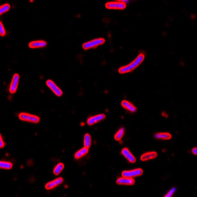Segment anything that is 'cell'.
Wrapping results in <instances>:
<instances>
[{
	"instance_id": "obj_1",
	"label": "cell",
	"mask_w": 197,
	"mask_h": 197,
	"mask_svg": "<svg viewBox=\"0 0 197 197\" xmlns=\"http://www.w3.org/2000/svg\"><path fill=\"white\" fill-rule=\"evenodd\" d=\"M144 59V54L143 53L139 54V55L136 57V58L130 64L120 68L118 69V72L121 74H126L127 72H130L136 68L137 67H138L143 62Z\"/></svg>"
},
{
	"instance_id": "obj_2",
	"label": "cell",
	"mask_w": 197,
	"mask_h": 197,
	"mask_svg": "<svg viewBox=\"0 0 197 197\" xmlns=\"http://www.w3.org/2000/svg\"><path fill=\"white\" fill-rule=\"evenodd\" d=\"M104 42H105V40L103 38L95 39V40L84 43V45H82V47L84 50H88L89 49L97 47L98 46L103 45Z\"/></svg>"
},
{
	"instance_id": "obj_3",
	"label": "cell",
	"mask_w": 197,
	"mask_h": 197,
	"mask_svg": "<svg viewBox=\"0 0 197 197\" xmlns=\"http://www.w3.org/2000/svg\"><path fill=\"white\" fill-rule=\"evenodd\" d=\"M20 120L24 121L31 122L33 123H38L40 121V118L36 115H32L27 113H21L19 114Z\"/></svg>"
},
{
	"instance_id": "obj_4",
	"label": "cell",
	"mask_w": 197,
	"mask_h": 197,
	"mask_svg": "<svg viewBox=\"0 0 197 197\" xmlns=\"http://www.w3.org/2000/svg\"><path fill=\"white\" fill-rule=\"evenodd\" d=\"M126 4L124 3L122 1H111L106 3V7L107 9L113 10H123L126 7Z\"/></svg>"
},
{
	"instance_id": "obj_5",
	"label": "cell",
	"mask_w": 197,
	"mask_h": 197,
	"mask_svg": "<svg viewBox=\"0 0 197 197\" xmlns=\"http://www.w3.org/2000/svg\"><path fill=\"white\" fill-rule=\"evenodd\" d=\"M143 171L141 169H137L132 171H123L122 173V176L126 178H133L142 175Z\"/></svg>"
},
{
	"instance_id": "obj_6",
	"label": "cell",
	"mask_w": 197,
	"mask_h": 197,
	"mask_svg": "<svg viewBox=\"0 0 197 197\" xmlns=\"http://www.w3.org/2000/svg\"><path fill=\"white\" fill-rule=\"evenodd\" d=\"M46 84L51 90L56 95V96L60 97L62 95V91L61 89L55 84L51 80H48L46 82Z\"/></svg>"
},
{
	"instance_id": "obj_7",
	"label": "cell",
	"mask_w": 197,
	"mask_h": 197,
	"mask_svg": "<svg viewBox=\"0 0 197 197\" xmlns=\"http://www.w3.org/2000/svg\"><path fill=\"white\" fill-rule=\"evenodd\" d=\"M19 80V76L18 75V74H14L13 76V79L11 81V84H10V89H9L10 92L11 94H14L16 91Z\"/></svg>"
},
{
	"instance_id": "obj_8",
	"label": "cell",
	"mask_w": 197,
	"mask_h": 197,
	"mask_svg": "<svg viewBox=\"0 0 197 197\" xmlns=\"http://www.w3.org/2000/svg\"><path fill=\"white\" fill-rule=\"evenodd\" d=\"M106 118V116L104 114H100L98 115L94 116L91 117L90 118H88L87 120L88 125L89 126H91L93 124L101 121L103 120L104 119Z\"/></svg>"
},
{
	"instance_id": "obj_9",
	"label": "cell",
	"mask_w": 197,
	"mask_h": 197,
	"mask_svg": "<svg viewBox=\"0 0 197 197\" xmlns=\"http://www.w3.org/2000/svg\"><path fill=\"white\" fill-rule=\"evenodd\" d=\"M63 182V179L62 178H58L57 179H55V180L52 181L51 182L47 183L46 185L45 188H46V190L52 189L62 184Z\"/></svg>"
},
{
	"instance_id": "obj_10",
	"label": "cell",
	"mask_w": 197,
	"mask_h": 197,
	"mask_svg": "<svg viewBox=\"0 0 197 197\" xmlns=\"http://www.w3.org/2000/svg\"><path fill=\"white\" fill-rule=\"evenodd\" d=\"M116 183L119 185H132L135 183V181L132 178L123 177L119 178L116 181Z\"/></svg>"
},
{
	"instance_id": "obj_11",
	"label": "cell",
	"mask_w": 197,
	"mask_h": 197,
	"mask_svg": "<svg viewBox=\"0 0 197 197\" xmlns=\"http://www.w3.org/2000/svg\"><path fill=\"white\" fill-rule=\"evenodd\" d=\"M47 45L46 42L44 40H36L33 41L29 43V46L31 49H38L46 46Z\"/></svg>"
},
{
	"instance_id": "obj_12",
	"label": "cell",
	"mask_w": 197,
	"mask_h": 197,
	"mask_svg": "<svg viewBox=\"0 0 197 197\" xmlns=\"http://www.w3.org/2000/svg\"><path fill=\"white\" fill-rule=\"evenodd\" d=\"M122 155L124 156V157L128 160L129 162L132 163H134L136 162V158L129 151L128 149L127 148H123L122 150Z\"/></svg>"
},
{
	"instance_id": "obj_13",
	"label": "cell",
	"mask_w": 197,
	"mask_h": 197,
	"mask_svg": "<svg viewBox=\"0 0 197 197\" xmlns=\"http://www.w3.org/2000/svg\"><path fill=\"white\" fill-rule=\"evenodd\" d=\"M121 106L123 107L124 108H125V109L132 113H135L136 111V107L126 100H123L122 101Z\"/></svg>"
},
{
	"instance_id": "obj_14",
	"label": "cell",
	"mask_w": 197,
	"mask_h": 197,
	"mask_svg": "<svg viewBox=\"0 0 197 197\" xmlns=\"http://www.w3.org/2000/svg\"><path fill=\"white\" fill-rule=\"evenodd\" d=\"M157 153L155 152H150L143 154L140 157V160L143 161H147L148 160L152 159L157 157Z\"/></svg>"
},
{
	"instance_id": "obj_15",
	"label": "cell",
	"mask_w": 197,
	"mask_h": 197,
	"mask_svg": "<svg viewBox=\"0 0 197 197\" xmlns=\"http://www.w3.org/2000/svg\"><path fill=\"white\" fill-rule=\"evenodd\" d=\"M88 152V148L86 147H84L76 152L75 155V158L76 159L81 158V157H83L86 154H87Z\"/></svg>"
},
{
	"instance_id": "obj_16",
	"label": "cell",
	"mask_w": 197,
	"mask_h": 197,
	"mask_svg": "<svg viewBox=\"0 0 197 197\" xmlns=\"http://www.w3.org/2000/svg\"><path fill=\"white\" fill-rule=\"evenodd\" d=\"M155 137L156 139L167 140H169L171 139L172 136L170 134L168 133H161L156 134L155 135Z\"/></svg>"
},
{
	"instance_id": "obj_17",
	"label": "cell",
	"mask_w": 197,
	"mask_h": 197,
	"mask_svg": "<svg viewBox=\"0 0 197 197\" xmlns=\"http://www.w3.org/2000/svg\"><path fill=\"white\" fill-rule=\"evenodd\" d=\"M91 144V139L88 134H86L84 137V146L85 147L89 148Z\"/></svg>"
},
{
	"instance_id": "obj_18",
	"label": "cell",
	"mask_w": 197,
	"mask_h": 197,
	"mask_svg": "<svg viewBox=\"0 0 197 197\" xmlns=\"http://www.w3.org/2000/svg\"><path fill=\"white\" fill-rule=\"evenodd\" d=\"M64 164L62 163H59L57 165L53 170V173L55 175H58L61 173V172L62 171L63 169H64Z\"/></svg>"
},
{
	"instance_id": "obj_19",
	"label": "cell",
	"mask_w": 197,
	"mask_h": 197,
	"mask_svg": "<svg viewBox=\"0 0 197 197\" xmlns=\"http://www.w3.org/2000/svg\"><path fill=\"white\" fill-rule=\"evenodd\" d=\"M13 167V165L11 163L4 161H1L0 168L1 169H10Z\"/></svg>"
},
{
	"instance_id": "obj_20",
	"label": "cell",
	"mask_w": 197,
	"mask_h": 197,
	"mask_svg": "<svg viewBox=\"0 0 197 197\" xmlns=\"http://www.w3.org/2000/svg\"><path fill=\"white\" fill-rule=\"evenodd\" d=\"M124 134V129L123 128L120 129L115 134V136H114V139L115 140L117 141L120 140L123 136Z\"/></svg>"
},
{
	"instance_id": "obj_21",
	"label": "cell",
	"mask_w": 197,
	"mask_h": 197,
	"mask_svg": "<svg viewBox=\"0 0 197 197\" xmlns=\"http://www.w3.org/2000/svg\"><path fill=\"white\" fill-rule=\"evenodd\" d=\"M10 5L8 4L1 5L0 7V14L1 15L4 13H6V11H7L10 10Z\"/></svg>"
},
{
	"instance_id": "obj_22",
	"label": "cell",
	"mask_w": 197,
	"mask_h": 197,
	"mask_svg": "<svg viewBox=\"0 0 197 197\" xmlns=\"http://www.w3.org/2000/svg\"><path fill=\"white\" fill-rule=\"evenodd\" d=\"M6 31L4 29V27L3 26V24L1 22H0V34L1 36H4L6 35Z\"/></svg>"
},
{
	"instance_id": "obj_23",
	"label": "cell",
	"mask_w": 197,
	"mask_h": 197,
	"mask_svg": "<svg viewBox=\"0 0 197 197\" xmlns=\"http://www.w3.org/2000/svg\"><path fill=\"white\" fill-rule=\"evenodd\" d=\"M175 188H172V189H171L170 191H169V192H168V194H167L165 196V197H171V196H172L173 193H174L175 192Z\"/></svg>"
},
{
	"instance_id": "obj_24",
	"label": "cell",
	"mask_w": 197,
	"mask_h": 197,
	"mask_svg": "<svg viewBox=\"0 0 197 197\" xmlns=\"http://www.w3.org/2000/svg\"><path fill=\"white\" fill-rule=\"evenodd\" d=\"M4 142H3L2 137H1V138H0V147H1V148H2L4 147Z\"/></svg>"
},
{
	"instance_id": "obj_25",
	"label": "cell",
	"mask_w": 197,
	"mask_h": 197,
	"mask_svg": "<svg viewBox=\"0 0 197 197\" xmlns=\"http://www.w3.org/2000/svg\"><path fill=\"white\" fill-rule=\"evenodd\" d=\"M192 152L193 153V154L194 155H197V148L196 147H195L194 148L192 149Z\"/></svg>"
}]
</instances>
